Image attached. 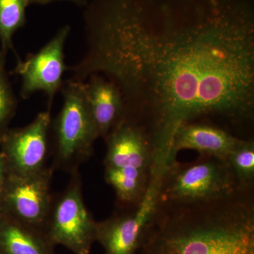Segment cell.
I'll list each match as a JSON object with an SVG mask.
<instances>
[{"label":"cell","mask_w":254,"mask_h":254,"mask_svg":"<svg viewBox=\"0 0 254 254\" xmlns=\"http://www.w3.org/2000/svg\"><path fill=\"white\" fill-rule=\"evenodd\" d=\"M240 190H254V140L241 139L227 158Z\"/></svg>","instance_id":"15"},{"label":"cell","mask_w":254,"mask_h":254,"mask_svg":"<svg viewBox=\"0 0 254 254\" xmlns=\"http://www.w3.org/2000/svg\"><path fill=\"white\" fill-rule=\"evenodd\" d=\"M61 91L63 107L51 125V166L55 171L61 170L71 175L91 158L99 134L90 110L84 82L68 80Z\"/></svg>","instance_id":"3"},{"label":"cell","mask_w":254,"mask_h":254,"mask_svg":"<svg viewBox=\"0 0 254 254\" xmlns=\"http://www.w3.org/2000/svg\"><path fill=\"white\" fill-rule=\"evenodd\" d=\"M241 139L217 126L205 123L186 124L174 135L170 148L172 162L177 160L182 150H194L200 156L214 157L227 160Z\"/></svg>","instance_id":"11"},{"label":"cell","mask_w":254,"mask_h":254,"mask_svg":"<svg viewBox=\"0 0 254 254\" xmlns=\"http://www.w3.org/2000/svg\"><path fill=\"white\" fill-rule=\"evenodd\" d=\"M42 232L0 211V254H55Z\"/></svg>","instance_id":"13"},{"label":"cell","mask_w":254,"mask_h":254,"mask_svg":"<svg viewBox=\"0 0 254 254\" xmlns=\"http://www.w3.org/2000/svg\"><path fill=\"white\" fill-rule=\"evenodd\" d=\"M29 4L28 0H0L1 48L12 50L17 60L20 58L14 49L13 36L26 24V9Z\"/></svg>","instance_id":"14"},{"label":"cell","mask_w":254,"mask_h":254,"mask_svg":"<svg viewBox=\"0 0 254 254\" xmlns=\"http://www.w3.org/2000/svg\"><path fill=\"white\" fill-rule=\"evenodd\" d=\"M51 109L41 112L26 126L9 129L0 139L8 173L29 176L48 166L51 155Z\"/></svg>","instance_id":"8"},{"label":"cell","mask_w":254,"mask_h":254,"mask_svg":"<svg viewBox=\"0 0 254 254\" xmlns=\"http://www.w3.org/2000/svg\"><path fill=\"white\" fill-rule=\"evenodd\" d=\"M161 173L153 171L146 193L136 208L118 210L110 218L97 222L95 242L105 254L138 253L158 207Z\"/></svg>","instance_id":"7"},{"label":"cell","mask_w":254,"mask_h":254,"mask_svg":"<svg viewBox=\"0 0 254 254\" xmlns=\"http://www.w3.org/2000/svg\"><path fill=\"white\" fill-rule=\"evenodd\" d=\"M87 50L71 79L113 81L144 130L154 163L170 159L182 125L253 138L254 18L250 0H94Z\"/></svg>","instance_id":"1"},{"label":"cell","mask_w":254,"mask_h":254,"mask_svg":"<svg viewBox=\"0 0 254 254\" xmlns=\"http://www.w3.org/2000/svg\"><path fill=\"white\" fill-rule=\"evenodd\" d=\"M104 168L150 179L154 158L151 143L143 128L125 115L105 138Z\"/></svg>","instance_id":"10"},{"label":"cell","mask_w":254,"mask_h":254,"mask_svg":"<svg viewBox=\"0 0 254 254\" xmlns=\"http://www.w3.org/2000/svg\"><path fill=\"white\" fill-rule=\"evenodd\" d=\"M6 173H7V169H6V161H5L4 155L0 151V198H1L3 187H4Z\"/></svg>","instance_id":"17"},{"label":"cell","mask_w":254,"mask_h":254,"mask_svg":"<svg viewBox=\"0 0 254 254\" xmlns=\"http://www.w3.org/2000/svg\"><path fill=\"white\" fill-rule=\"evenodd\" d=\"M8 50L0 49V139L9 129V126L17 109L18 102L6 70Z\"/></svg>","instance_id":"16"},{"label":"cell","mask_w":254,"mask_h":254,"mask_svg":"<svg viewBox=\"0 0 254 254\" xmlns=\"http://www.w3.org/2000/svg\"><path fill=\"white\" fill-rule=\"evenodd\" d=\"M85 83L86 96L99 138L105 139L110 130L123 118V94L113 81L100 74H92Z\"/></svg>","instance_id":"12"},{"label":"cell","mask_w":254,"mask_h":254,"mask_svg":"<svg viewBox=\"0 0 254 254\" xmlns=\"http://www.w3.org/2000/svg\"><path fill=\"white\" fill-rule=\"evenodd\" d=\"M240 190L225 159L200 156L195 161L170 164L160 178V203H202L222 199Z\"/></svg>","instance_id":"4"},{"label":"cell","mask_w":254,"mask_h":254,"mask_svg":"<svg viewBox=\"0 0 254 254\" xmlns=\"http://www.w3.org/2000/svg\"><path fill=\"white\" fill-rule=\"evenodd\" d=\"M70 175L65 190L53 198L46 235L52 245L63 246L73 254H89L97 222L85 204L79 171Z\"/></svg>","instance_id":"5"},{"label":"cell","mask_w":254,"mask_h":254,"mask_svg":"<svg viewBox=\"0 0 254 254\" xmlns=\"http://www.w3.org/2000/svg\"><path fill=\"white\" fill-rule=\"evenodd\" d=\"M254 190L202 203H160L137 254H254Z\"/></svg>","instance_id":"2"},{"label":"cell","mask_w":254,"mask_h":254,"mask_svg":"<svg viewBox=\"0 0 254 254\" xmlns=\"http://www.w3.org/2000/svg\"><path fill=\"white\" fill-rule=\"evenodd\" d=\"M54 172L51 165L29 176L7 172L0 198V211L46 236L47 222L54 198L51 192Z\"/></svg>","instance_id":"6"},{"label":"cell","mask_w":254,"mask_h":254,"mask_svg":"<svg viewBox=\"0 0 254 254\" xmlns=\"http://www.w3.org/2000/svg\"><path fill=\"white\" fill-rule=\"evenodd\" d=\"M71 28H62L47 44L34 54H28L26 60H17L12 73L21 76V97L28 99L33 93L42 91L48 97V109H52L56 93L61 91L63 75L68 69L65 64V42Z\"/></svg>","instance_id":"9"},{"label":"cell","mask_w":254,"mask_h":254,"mask_svg":"<svg viewBox=\"0 0 254 254\" xmlns=\"http://www.w3.org/2000/svg\"><path fill=\"white\" fill-rule=\"evenodd\" d=\"M28 1H29L30 4H47L55 1H71V2L74 3V4L78 5V6H83V5L86 4V0H28Z\"/></svg>","instance_id":"18"}]
</instances>
